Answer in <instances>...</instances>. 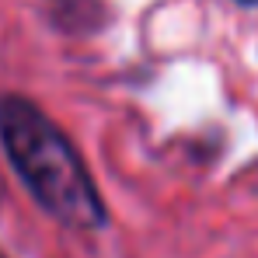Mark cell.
Returning a JSON list of instances; mask_svg holds the SVG:
<instances>
[{
    "instance_id": "cell-1",
    "label": "cell",
    "mask_w": 258,
    "mask_h": 258,
    "mask_svg": "<svg viewBox=\"0 0 258 258\" xmlns=\"http://www.w3.org/2000/svg\"><path fill=\"white\" fill-rule=\"evenodd\" d=\"M0 143L32 199L70 230L105 227V203L81 150L42 108L21 94L0 98Z\"/></svg>"
},
{
    "instance_id": "cell-2",
    "label": "cell",
    "mask_w": 258,
    "mask_h": 258,
    "mask_svg": "<svg viewBox=\"0 0 258 258\" xmlns=\"http://www.w3.org/2000/svg\"><path fill=\"white\" fill-rule=\"evenodd\" d=\"M237 4H244V7H251V4H258V0H237Z\"/></svg>"
},
{
    "instance_id": "cell-3",
    "label": "cell",
    "mask_w": 258,
    "mask_h": 258,
    "mask_svg": "<svg viewBox=\"0 0 258 258\" xmlns=\"http://www.w3.org/2000/svg\"><path fill=\"white\" fill-rule=\"evenodd\" d=\"M0 196H4V185H0Z\"/></svg>"
},
{
    "instance_id": "cell-4",
    "label": "cell",
    "mask_w": 258,
    "mask_h": 258,
    "mask_svg": "<svg viewBox=\"0 0 258 258\" xmlns=\"http://www.w3.org/2000/svg\"><path fill=\"white\" fill-rule=\"evenodd\" d=\"M0 258H7V255H0Z\"/></svg>"
}]
</instances>
